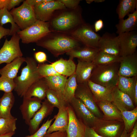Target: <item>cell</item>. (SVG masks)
<instances>
[{"instance_id":"83f0119b","label":"cell","mask_w":137,"mask_h":137,"mask_svg":"<svg viewBox=\"0 0 137 137\" xmlns=\"http://www.w3.org/2000/svg\"><path fill=\"white\" fill-rule=\"evenodd\" d=\"M125 19H119L118 23L116 25V33L118 35L126 32L135 31L137 26V9L128 14Z\"/></svg>"},{"instance_id":"7bdbcfd3","label":"cell","mask_w":137,"mask_h":137,"mask_svg":"<svg viewBox=\"0 0 137 137\" xmlns=\"http://www.w3.org/2000/svg\"><path fill=\"white\" fill-rule=\"evenodd\" d=\"M34 57L35 60L39 63H44L47 60L46 54L43 52L39 51L35 52L34 54Z\"/></svg>"},{"instance_id":"4316f807","label":"cell","mask_w":137,"mask_h":137,"mask_svg":"<svg viewBox=\"0 0 137 137\" xmlns=\"http://www.w3.org/2000/svg\"><path fill=\"white\" fill-rule=\"evenodd\" d=\"M25 61V58L22 56L16 58L0 69V75L1 76L13 80L17 76L21 66Z\"/></svg>"},{"instance_id":"d590c367","label":"cell","mask_w":137,"mask_h":137,"mask_svg":"<svg viewBox=\"0 0 137 137\" xmlns=\"http://www.w3.org/2000/svg\"><path fill=\"white\" fill-rule=\"evenodd\" d=\"M124 123V130L129 133L137 118V108L130 111H121Z\"/></svg>"},{"instance_id":"ac0fdd59","label":"cell","mask_w":137,"mask_h":137,"mask_svg":"<svg viewBox=\"0 0 137 137\" xmlns=\"http://www.w3.org/2000/svg\"><path fill=\"white\" fill-rule=\"evenodd\" d=\"M98 49L99 51L109 54L120 56V48L118 37H113L104 35L98 42Z\"/></svg>"},{"instance_id":"4fadbf2b","label":"cell","mask_w":137,"mask_h":137,"mask_svg":"<svg viewBox=\"0 0 137 137\" xmlns=\"http://www.w3.org/2000/svg\"><path fill=\"white\" fill-rule=\"evenodd\" d=\"M120 48V56L132 55L135 52L137 46V33L135 31L126 32L117 36Z\"/></svg>"},{"instance_id":"44dd1931","label":"cell","mask_w":137,"mask_h":137,"mask_svg":"<svg viewBox=\"0 0 137 137\" xmlns=\"http://www.w3.org/2000/svg\"><path fill=\"white\" fill-rule=\"evenodd\" d=\"M96 104L104 113L102 119L123 122L121 111L111 102L102 101Z\"/></svg>"},{"instance_id":"2e32d148","label":"cell","mask_w":137,"mask_h":137,"mask_svg":"<svg viewBox=\"0 0 137 137\" xmlns=\"http://www.w3.org/2000/svg\"><path fill=\"white\" fill-rule=\"evenodd\" d=\"M54 107L46 99L42 102L41 107L35 113L28 125V130L30 135L36 132L43 120L50 114Z\"/></svg>"},{"instance_id":"e0dca14e","label":"cell","mask_w":137,"mask_h":137,"mask_svg":"<svg viewBox=\"0 0 137 137\" xmlns=\"http://www.w3.org/2000/svg\"><path fill=\"white\" fill-rule=\"evenodd\" d=\"M118 74L126 77L137 76V55L135 52L130 55L122 57Z\"/></svg>"},{"instance_id":"cb8c5ba5","label":"cell","mask_w":137,"mask_h":137,"mask_svg":"<svg viewBox=\"0 0 137 137\" xmlns=\"http://www.w3.org/2000/svg\"><path fill=\"white\" fill-rule=\"evenodd\" d=\"M88 83L96 103L105 101H112V89L94 83L90 80Z\"/></svg>"},{"instance_id":"8fae6325","label":"cell","mask_w":137,"mask_h":137,"mask_svg":"<svg viewBox=\"0 0 137 137\" xmlns=\"http://www.w3.org/2000/svg\"><path fill=\"white\" fill-rule=\"evenodd\" d=\"M80 18L76 14L67 12L61 14L52 20L51 25L56 30L63 31L70 29L80 23Z\"/></svg>"},{"instance_id":"b9f144b4","label":"cell","mask_w":137,"mask_h":137,"mask_svg":"<svg viewBox=\"0 0 137 137\" xmlns=\"http://www.w3.org/2000/svg\"><path fill=\"white\" fill-rule=\"evenodd\" d=\"M24 1L23 0H0V9L5 7L9 11Z\"/></svg>"},{"instance_id":"ee69618b","label":"cell","mask_w":137,"mask_h":137,"mask_svg":"<svg viewBox=\"0 0 137 137\" xmlns=\"http://www.w3.org/2000/svg\"><path fill=\"white\" fill-rule=\"evenodd\" d=\"M84 137H103L98 134L94 129L85 126Z\"/></svg>"},{"instance_id":"d4e9b609","label":"cell","mask_w":137,"mask_h":137,"mask_svg":"<svg viewBox=\"0 0 137 137\" xmlns=\"http://www.w3.org/2000/svg\"><path fill=\"white\" fill-rule=\"evenodd\" d=\"M48 89L45 78H40L29 88L23 97H35L42 100L45 99L46 92Z\"/></svg>"},{"instance_id":"3957f363","label":"cell","mask_w":137,"mask_h":137,"mask_svg":"<svg viewBox=\"0 0 137 137\" xmlns=\"http://www.w3.org/2000/svg\"><path fill=\"white\" fill-rule=\"evenodd\" d=\"M37 44L46 49L56 57L79 47L77 40L64 36H57L52 38L40 40L37 42Z\"/></svg>"},{"instance_id":"484cf974","label":"cell","mask_w":137,"mask_h":137,"mask_svg":"<svg viewBox=\"0 0 137 137\" xmlns=\"http://www.w3.org/2000/svg\"><path fill=\"white\" fill-rule=\"evenodd\" d=\"M51 64L58 74L67 77L75 73L76 66L73 59L70 58L68 60L61 58Z\"/></svg>"},{"instance_id":"8992f818","label":"cell","mask_w":137,"mask_h":137,"mask_svg":"<svg viewBox=\"0 0 137 137\" xmlns=\"http://www.w3.org/2000/svg\"><path fill=\"white\" fill-rule=\"evenodd\" d=\"M20 40L17 33L13 35L10 40L6 39L0 49V64L9 63L16 58L22 56L20 45Z\"/></svg>"},{"instance_id":"836d02e7","label":"cell","mask_w":137,"mask_h":137,"mask_svg":"<svg viewBox=\"0 0 137 137\" xmlns=\"http://www.w3.org/2000/svg\"><path fill=\"white\" fill-rule=\"evenodd\" d=\"M122 57L109 54L99 51L93 62L96 65H106L120 62Z\"/></svg>"},{"instance_id":"f546056e","label":"cell","mask_w":137,"mask_h":137,"mask_svg":"<svg viewBox=\"0 0 137 137\" xmlns=\"http://www.w3.org/2000/svg\"><path fill=\"white\" fill-rule=\"evenodd\" d=\"M44 78L49 89L56 92L64 100L63 94L65 84L67 79V77L59 75Z\"/></svg>"},{"instance_id":"9c48e42d","label":"cell","mask_w":137,"mask_h":137,"mask_svg":"<svg viewBox=\"0 0 137 137\" xmlns=\"http://www.w3.org/2000/svg\"><path fill=\"white\" fill-rule=\"evenodd\" d=\"M72 35L86 46L98 49L101 37L89 26L86 24L81 26L72 33Z\"/></svg>"},{"instance_id":"7402d4cb","label":"cell","mask_w":137,"mask_h":137,"mask_svg":"<svg viewBox=\"0 0 137 137\" xmlns=\"http://www.w3.org/2000/svg\"><path fill=\"white\" fill-rule=\"evenodd\" d=\"M95 65L93 62L85 61L78 59L75 72L77 84L88 82Z\"/></svg>"},{"instance_id":"db71d44e","label":"cell","mask_w":137,"mask_h":137,"mask_svg":"<svg viewBox=\"0 0 137 137\" xmlns=\"http://www.w3.org/2000/svg\"><path fill=\"white\" fill-rule=\"evenodd\" d=\"M15 133V132L8 134L0 135V137H12Z\"/></svg>"},{"instance_id":"8d00e7d4","label":"cell","mask_w":137,"mask_h":137,"mask_svg":"<svg viewBox=\"0 0 137 137\" xmlns=\"http://www.w3.org/2000/svg\"><path fill=\"white\" fill-rule=\"evenodd\" d=\"M15 117L8 118L0 117V135L15 132L16 129Z\"/></svg>"},{"instance_id":"d6a6232c","label":"cell","mask_w":137,"mask_h":137,"mask_svg":"<svg viewBox=\"0 0 137 137\" xmlns=\"http://www.w3.org/2000/svg\"><path fill=\"white\" fill-rule=\"evenodd\" d=\"M137 0H122L118 6L117 12L119 19L124 17L130 13H133L137 8Z\"/></svg>"},{"instance_id":"9f6ffc18","label":"cell","mask_w":137,"mask_h":137,"mask_svg":"<svg viewBox=\"0 0 137 137\" xmlns=\"http://www.w3.org/2000/svg\"><path fill=\"white\" fill-rule=\"evenodd\" d=\"M87 3L88 4H90L93 2L94 1V0H87L86 1Z\"/></svg>"},{"instance_id":"6da1fadb","label":"cell","mask_w":137,"mask_h":137,"mask_svg":"<svg viewBox=\"0 0 137 137\" xmlns=\"http://www.w3.org/2000/svg\"><path fill=\"white\" fill-rule=\"evenodd\" d=\"M26 65L21 70V75L13 80L15 84L14 91L18 95L23 97L29 88L40 78L36 61L32 57H27Z\"/></svg>"},{"instance_id":"277c9868","label":"cell","mask_w":137,"mask_h":137,"mask_svg":"<svg viewBox=\"0 0 137 137\" xmlns=\"http://www.w3.org/2000/svg\"><path fill=\"white\" fill-rule=\"evenodd\" d=\"M50 31L48 22L37 20L31 26L17 33L22 42L27 44L37 42L48 35Z\"/></svg>"},{"instance_id":"f35d334b","label":"cell","mask_w":137,"mask_h":137,"mask_svg":"<svg viewBox=\"0 0 137 137\" xmlns=\"http://www.w3.org/2000/svg\"><path fill=\"white\" fill-rule=\"evenodd\" d=\"M38 69L39 74L41 78L60 75L55 71L51 64L39 63L38 65Z\"/></svg>"},{"instance_id":"e575fe53","label":"cell","mask_w":137,"mask_h":137,"mask_svg":"<svg viewBox=\"0 0 137 137\" xmlns=\"http://www.w3.org/2000/svg\"><path fill=\"white\" fill-rule=\"evenodd\" d=\"M8 23H10L11 25L10 36H12L21 30L15 22L10 11L5 7L0 9V25L3 26Z\"/></svg>"},{"instance_id":"c3c4849f","label":"cell","mask_w":137,"mask_h":137,"mask_svg":"<svg viewBox=\"0 0 137 137\" xmlns=\"http://www.w3.org/2000/svg\"><path fill=\"white\" fill-rule=\"evenodd\" d=\"M10 29L5 28L0 25V40L4 36H10Z\"/></svg>"},{"instance_id":"60d3db41","label":"cell","mask_w":137,"mask_h":137,"mask_svg":"<svg viewBox=\"0 0 137 137\" xmlns=\"http://www.w3.org/2000/svg\"><path fill=\"white\" fill-rule=\"evenodd\" d=\"M54 118L50 119H48L34 133L26 136L24 137H43L46 134L48 128Z\"/></svg>"},{"instance_id":"5b68a950","label":"cell","mask_w":137,"mask_h":137,"mask_svg":"<svg viewBox=\"0 0 137 137\" xmlns=\"http://www.w3.org/2000/svg\"><path fill=\"white\" fill-rule=\"evenodd\" d=\"M10 12L21 30L29 27L37 20L34 7L27 4L25 1L21 5L14 8Z\"/></svg>"},{"instance_id":"ab89813d","label":"cell","mask_w":137,"mask_h":137,"mask_svg":"<svg viewBox=\"0 0 137 137\" xmlns=\"http://www.w3.org/2000/svg\"><path fill=\"white\" fill-rule=\"evenodd\" d=\"M15 87L13 80L1 76L0 77V91L5 93L12 92Z\"/></svg>"},{"instance_id":"74e56055","label":"cell","mask_w":137,"mask_h":137,"mask_svg":"<svg viewBox=\"0 0 137 137\" xmlns=\"http://www.w3.org/2000/svg\"><path fill=\"white\" fill-rule=\"evenodd\" d=\"M46 99L54 107L58 109L64 106H67V103L56 92L48 89L46 93Z\"/></svg>"},{"instance_id":"30bf717a","label":"cell","mask_w":137,"mask_h":137,"mask_svg":"<svg viewBox=\"0 0 137 137\" xmlns=\"http://www.w3.org/2000/svg\"><path fill=\"white\" fill-rule=\"evenodd\" d=\"M122 122L101 119L93 128L98 134L103 137H120L124 130Z\"/></svg>"},{"instance_id":"7a4b0ae2","label":"cell","mask_w":137,"mask_h":137,"mask_svg":"<svg viewBox=\"0 0 137 137\" xmlns=\"http://www.w3.org/2000/svg\"><path fill=\"white\" fill-rule=\"evenodd\" d=\"M120 62L106 65H96L89 80L93 82L113 89L117 85Z\"/></svg>"},{"instance_id":"52a82bcc","label":"cell","mask_w":137,"mask_h":137,"mask_svg":"<svg viewBox=\"0 0 137 137\" xmlns=\"http://www.w3.org/2000/svg\"><path fill=\"white\" fill-rule=\"evenodd\" d=\"M69 104L77 117L85 126L93 128L101 119L96 117L80 100L75 97Z\"/></svg>"},{"instance_id":"4dcf8cb0","label":"cell","mask_w":137,"mask_h":137,"mask_svg":"<svg viewBox=\"0 0 137 137\" xmlns=\"http://www.w3.org/2000/svg\"><path fill=\"white\" fill-rule=\"evenodd\" d=\"M137 82V76L126 77L119 75L117 85L118 89L128 95L133 102L135 87Z\"/></svg>"},{"instance_id":"d6986e66","label":"cell","mask_w":137,"mask_h":137,"mask_svg":"<svg viewBox=\"0 0 137 137\" xmlns=\"http://www.w3.org/2000/svg\"><path fill=\"white\" fill-rule=\"evenodd\" d=\"M111 102L121 111H130L135 108L134 103L130 96L119 90L116 86L112 90Z\"/></svg>"},{"instance_id":"5bb4252c","label":"cell","mask_w":137,"mask_h":137,"mask_svg":"<svg viewBox=\"0 0 137 137\" xmlns=\"http://www.w3.org/2000/svg\"><path fill=\"white\" fill-rule=\"evenodd\" d=\"M23 98L19 108L25 124L28 126L31 119L41 107L42 100L35 97Z\"/></svg>"},{"instance_id":"11a10c76","label":"cell","mask_w":137,"mask_h":137,"mask_svg":"<svg viewBox=\"0 0 137 137\" xmlns=\"http://www.w3.org/2000/svg\"><path fill=\"white\" fill-rule=\"evenodd\" d=\"M105 1V0H94V1L96 3H101L104 2Z\"/></svg>"},{"instance_id":"f907efd6","label":"cell","mask_w":137,"mask_h":137,"mask_svg":"<svg viewBox=\"0 0 137 137\" xmlns=\"http://www.w3.org/2000/svg\"><path fill=\"white\" fill-rule=\"evenodd\" d=\"M129 137H137V124L135 122L132 130L130 134Z\"/></svg>"},{"instance_id":"9a60e30c","label":"cell","mask_w":137,"mask_h":137,"mask_svg":"<svg viewBox=\"0 0 137 137\" xmlns=\"http://www.w3.org/2000/svg\"><path fill=\"white\" fill-rule=\"evenodd\" d=\"M67 107L69 123L66 131L67 137H84L85 126L77 117L69 104Z\"/></svg>"},{"instance_id":"681fc988","label":"cell","mask_w":137,"mask_h":137,"mask_svg":"<svg viewBox=\"0 0 137 137\" xmlns=\"http://www.w3.org/2000/svg\"><path fill=\"white\" fill-rule=\"evenodd\" d=\"M104 23L102 20L99 19L95 22L94 25L95 31L97 32L100 30L103 27Z\"/></svg>"},{"instance_id":"f1b7e54d","label":"cell","mask_w":137,"mask_h":137,"mask_svg":"<svg viewBox=\"0 0 137 137\" xmlns=\"http://www.w3.org/2000/svg\"><path fill=\"white\" fill-rule=\"evenodd\" d=\"M15 101L14 96L12 92L4 93L0 98V117L8 118L15 117L11 112Z\"/></svg>"},{"instance_id":"1f68e13d","label":"cell","mask_w":137,"mask_h":137,"mask_svg":"<svg viewBox=\"0 0 137 137\" xmlns=\"http://www.w3.org/2000/svg\"><path fill=\"white\" fill-rule=\"evenodd\" d=\"M77 86L75 73L67 79L64 89L63 98L67 104H69L72 99L75 97V93Z\"/></svg>"},{"instance_id":"f6af8a7d","label":"cell","mask_w":137,"mask_h":137,"mask_svg":"<svg viewBox=\"0 0 137 137\" xmlns=\"http://www.w3.org/2000/svg\"><path fill=\"white\" fill-rule=\"evenodd\" d=\"M65 7L70 8H75L78 5L80 0H59Z\"/></svg>"},{"instance_id":"7c38bea8","label":"cell","mask_w":137,"mask_h":137,"mask_svg":"<svg viewBox=\"0 0 137 137\" xmlns=\"http://www.w3.org/2000/svg\"><path fill=\"white\" fill-rule=\"evenodd\" d=\"M65 7L59 0H52L34 6V9L37 20L46 22L50 19L54 11L64 9Z\"/></svg>"},{"instance_id":"ffe728a7","label":"cell","mask_w":137,"mask_h":137,"mask_svg":"<svg viewBox=\"0 0 137 137\" xmlns=\"http://www.w3.org/2000/svg\"><path fill=\"white\" fill-rule=\"evenodd\" d=\"M67 105L59 109L58 113L54 117L55 120L48 128L46 134L57 131H66L69 123Z\"/></svg>"},{"instance_id":"816d5d0a","label":"cell","mask_w":137,"mask_h":137,"mask_svg":"<svg viewBox=\"0 0 137 137\" xmlns=\"http://www.w3.org/2000/svg\"><path fill=\"white\" fill-rule=\"evenodd\" d=\"M133 103L136 105H137V82L135 84L133 95Z\"/></svg>"},{"instance_id":"7dc6e473","label":"cell","mask_w":137,"mask_h":137,"mask_svg":"<svg viewBox=\"0 0 137 137\" xmlns=\"http://www.w3.org/2000/svg\"><path fill=\"white\" fill-rule=\"evenodd\" d=\"M52 0H26L25 2L29 5L34 7L42 3L49 2Z\"/></svg>"},{"instance_id":"f5cc1de1","label":"cell","mask_w":137,"mask_h":137,"mask_svg":"<svg viewBox=\"0 0 137 137\" xmlns=\"http://www.w3.org/2000/svg\"><path fill=\"white\" fill-rule=\"evenodd\" d=\"M130 134L124 129L120 137H129Z\"/></svg>"},{"instance_id":"ba28073f","label":"cell","mask_w":137,"mask_h":137,"mask_svg":"<svg viewBox=\"0 0 137 137\" xmlns=\"http://www.w3.org/2000/svg\"><path fill=\"white\" fill-rule=\"evenodd\" d=\"M75 97L80 100L85 106L97 117L102 119L101 113L95 101L88 82L77 84Z\"/></svg>"},{"instance_id":"bcb514c9","label":"cell","mask_w":137,"mask_h":137,"mask_svg":"<svg viewBox=\"0 0 137 137\" xmlns=\"http://www.w3.org/2000/svg\"><path fill=\"white\" fill-rule=\"evenodd\" d=\"M43 137H67V134L66 131H57L46 134Z\"/></svg>"},{"instance_id":"603a6c76","label":"cell","mask_w":137,"mask_h":137,"mask_svg":"<svg viewBox=\"0 0 137 137\" xmlns=\"http://www.w3.org/2000/svg\"><path fill=\"white\" fill-rule=\"evenodd\" d=\"M99 51L98 49L86 46L73 49L66 53L70 58H76L81 60L93 62Z\"/></svg>"}]
</instances>
